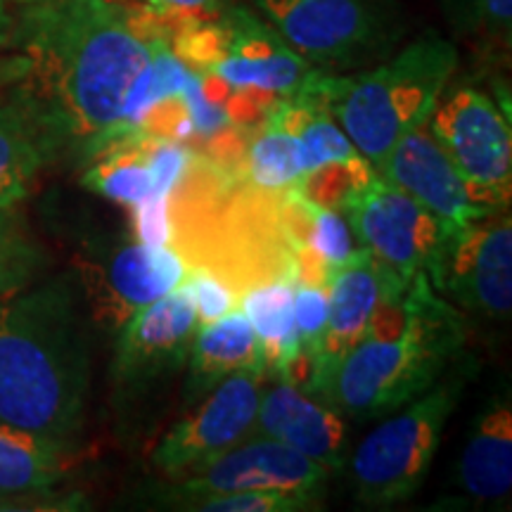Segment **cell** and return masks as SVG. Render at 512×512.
Masks as SVG:
<instances>
[{
    "instance_id": "obj_29",
    "label": "cell",
    "mask_w": 512,
    "mask_h": 512,
    "mask_svg": "<svg viewBox=\"0 0 512 512\" xmlns=\"http://www.w3.org/2000/svg\"><path fill=\"white\" fill-rule=\"evenodd\" d=\"M302 207V249H306L330 275L335 268L347 264L358 249L354 230H351L347 216L339 214V211L316 207V204L306 202L304 197Z\"/></svg>"
},
{
    "instance_id": "obj_5",
    "label": "cell",
    "mask_w": 512,
    "mask_h": 512,
    "mask_svg": "<svg viewBox=\"0 0 512 512\" xmlns=\"http://www.w3.org/2000/svg\"><path fill=\"white\" fill-rule=\"evenodd\" d=\"M470 375V358L460 354L439 382L399 411L384 415L387 420L356 446L349 477L361 508L389 510L418 494Z\"/></svg>"
},
{
    "instance_id": "obj_22",
    "label": "cell",
    "mask_w": 512,
    "mask_h": 512,
    "mask_svg": "<svg viewBox=\"0 0 512 512\" xmlns=\"http://www.w3.org/2000/svg\"><path fill=\"white\" fill-rule=\"evenodd\" d=\"M81 183L121 207H133L152 192H159L150 164V136L136 133L107 143L86 159Z\"/></svg>"
},
{
    "instance_id": "obj_28",
    "label": "cell",
    "mask_w": 512,
    "mask_h": 512,
    "mask_svg": "<svg viewBox=\"0 0 512 512\" xmlns=\"http://www.w3.org/2000/svg\"><path fill=\"white\" fill-rule=\"evenodd\" d=\"M458 36L484 50L508 53L512 38V0H441Z\"/></svg>"
},
{
    "instance_id": "obj_6",
    "label": "cell",
    "mask_w": 512,
    "mask_h": 512,
    "mask_svg": "<svg viewBox=\"0 0 512 512\" xmlns=\"http://www.w3.org/2000/svg\"><path fill=\"white\" fill-rule=\"evenodd\" d=\"M166 34L185 64L268 107L302 93L318 72L264 17L240 5L207 19L166 22Z\"/></svg>"
},
{
    "instance_id": "obj_31",
    "label": "cell",
    "mask_w": 512,
    "mask_h": 512,
    "mask_svg": "<svg viewBox=\"0 0 512 512\" xmlns=\"http://www.w3.org/2000/svg\"><path fill=\"white\" fill-rule=\"evenodd\" d=\"M183 285L188 287L192 302H195L200 325L226 316V313H230L238 306L233 287H230L214 268L204 264L188 266V275H185Z\"/></svg>"
},
{
    "instance_id": "obj_21",
    "label": "cell",
    "mask_w": 512,
    "mask_h": 512,
    "mask_svg": "<svg viewBox=\"0 0 512 512\" xmlns=\"http://www.w3.org/2000/svg\"><path fill=\"white\" fill-rule=\"evenodd\" d=\"M76 444L0 422V503L53 494L74 463Z\"/></svg>"
},
{
    "instance_id": "obj_17",
    "label": "cell",
    "mask_w": 512,
    "mask_h": 512,
    "mask_svg": "<svg viewBox=\"0 0 512 512\" xmlns=\"http://www.w3.org/2000/svg\"><path fill=\"white\" fill-rule=\"evenodd\" d=\"M252 434L283 441L332 475L347 460V418L290 382L275 380L261 392Z\"/></svg>"
},
{
    "instance_id": "obj_23",
    "label": "cell",
    "mask_w": 512,
    "mask_h": 512,
    "mask_svg": "<svg viewBox=\"0 0 512 512\" xmlns=\"http://www.w3.org/2000/svg\"><path fill=\"white\" fill-rule=\"evenodd\" d=\"M242 313L259 337L264 351V373L280 380L297 356L294 328V283L285 278L249 285L240 297Z\"/></svg>"
},
{
    "instance_id": "obj_10",
    "label": "cell",
    "mask_w": 512,
    "mask_h": 512,
    "mask_svg": "<svg viewBox=\"0 0 512 512\" xmlns=\"http://www.w3.org/2000/svg\"><path fill=\"white\" fill-rule=\"evenodd\" d=\"M427 280L460 313L503 323L512 311V221L508 209L444 233Z\"/></svg>"
},
{
    "instance_id": "obj_25",
    "label": "cell",
    "mask_w": 512,
    "mask_h": 512,
    "mask_svg": "<svg viewBox=\"0 0 512 512\" xmlns=\"http://www.w3.org/2000/svg\"><path fill=\"white\" fill-rule=\"evenodd\" d=\"M271 117L302 145L309 171L325 162L358 155L342 126L316 100L302 98V95L283 100L273 107Z\"/></svg>"
},
{
    "instance_id": "obj_26",
    "label": "cell",
    "mask_w": 512,
    "mask_h": 512,
    "mask_svg": "<svg viewBox=\"0 0 512 512\" xmlns=\"http://www.w3.org/2000/svg\"><path fill=\"white\" fill-rule=\"evenodd\" d=\"M50 264L48 249L36 238L17 207L0 209V299L34 285Z\"/></svg>"
},
{
    "instance_id": "obj_3",
    "label": "cell",
    "mask_w": 512,
    "mask_h": 512,
    "mask_svg": "<svg viewBox=\"0 0 512 512\" xmlns=\"http://www.w3.org/2000/svg\"><path fill=\"white\" fill-rule=\"evenodd\" d=\"M463 347V313L425 273L403 290L382 285L366 337L332 368L316 399L349 420L384 418L439 382Z\"/></svg>"
},
{
    "instance_id": "obj_13",
    "label": "cell",
    "mask_w": 512,
    "mask_h": 512,
    "mask_svg": "<svg viewBox=\"0 0 512 512\" xmlns=\"http://www.w3.org/2000/svg\"><path fill=\"white\" fill-rule=\"evenodd\" d=\"M261 380L264 373L242 370L211 389L195 411L164 434L152 451V467L164 479L181 477L247 439L264 392Z\"/></svg>"
},
{
    "instance_id": "obj_14",
    "label": "cell",
    "mask_w": 512,
    "mask_h": 512,
    "mask_svg": "<svg viewBox=\"0 0 512 512\" xmlns=\"http://www.w3.org/2000/svg\"><path fill=\"white\" fill-rule=\"evenodd\" d=\"M200 328L195 302L183 283L138 311L117 335L112 358V382L121 396H140L188 361V351Z\"/></svg>"
},
{
    "instance_id": "obj_12",
    "label": "cell",
    "mask_w": 512,
    "mask_h": 512,
    "mask_svg": "<svg viewBox=\"0 0 512 512\" xmlns=\"http://www.w3.org/2000/svg\"><path fill=\"white\" fill-rule=\"evenodd\" d=\"M356 245L373 256L380 273L408 287L430 268L444 238L441 223L413 197L377 176L344 211Z\"/></svg>"
},
{
    "instance_id": "obj_4",
    "label": "cell",
    "mask_w": 512,
    "mask_h": 512,
    "mask_svg": "<svg viewBox=\"0 0 512 512\" xmlns=\"http://www.w3.org/2000/svg\"><path fill=\"white\" fill-rule=\"evenodd\" d=\"M458 62V48L430 31L373 67L349 74L318 69L299 95L320 102L377 171L406 133L427 124Z\"/></svg>"
},
{
    "instance_id": "obj_8",
    "label": "cell",
    "mask_w": 512,
    "mask_h": 512,
    "mask_svg": "<svg viewBox=\"0 0 512 512\" xmlns=\"http://www.w3.org/2000/svg\"><path fill=\"white\" fill-rule=\"evenodd\" d=\"M188 264L174 245H145L133 235L93 242L74 259L83 304L100 330L117 335L124 325L176 290Z\"/></svg>"
},
{
    "instance_id": "obj_34",
    "label": "cell",
    "mask_w": 512,
    "mask_h": 512,
    "mask_svg": "<svg viewBox=\"0 0 512 512\" xmlns=\"http://www.w3.org/2000/svg\"><path fill=\"white\" fill-rule=\"evenodd\" d=\"M12 24H15V17H12V12L8 10V0H0V48L8 46Z\"/></svg>"
},
{
    "instance_id": "obj_2",
    "label": "cell",
    "mask_w": 512,
    "mask_h": 512,
    "mask_svg": "<svg viewBox=\"0 0 512 512\" xmlns=\"http://www.w3.org/2000/svg\"><path fill=\"white\" fill-rule=\"evenodd\" d=\"M91 335L74 273L0 299V422L79 446Z\"/></svg>"
},
{
    "instance_id": "obj_35",
    "label": "cell",
    "mask_w": 512,
    "mask_h": 512,
    "mask_svg": "<svg viewBox=\"0 0 512 512\" xmlns=\"http://www.w3.org/2000/svg\"><path fill=\"white\" fill-rule=\"evenodd\" d=\"M15 3H24V5H29V3H41V0H15Z\"/></svg>"
},
{
    "instance_id": "obj_7",
    "label": "cell",
    "mask_w": 512,
    "mask_h": 512,
    "mask_svg": "<svg viewBox=\"0 0 512 512\" xmlns=\"http://www.w3.org/2000/svg\"><path fill=\"white\" fill-rule=\"evenodd\" d=\"M256 12L306 62L349 74L389 57L406 34L394 0H252Z\"/></svg>"
},
{
    "instance_id": "obj_1",
    "label": "cell",
    "mask_w": 512,
    "mask_h": 512,
    "mask_svg": "<svg viewBox=\"0 0 512 512\" xmlns=\"http://www.w3.org/2000/svg\"><path fill=\"white\" fill-rule=\"evenodd\" d=\"M162 31L155 12L128 0L29 3L8 41L15 95L86 162L117 128Z\"/></svg>"
},
{
    "instance_id": "obj_32",
    "label": "cell",
    "mask_w": 512,
    "mask_h": 512,
    "mask_svg": "<svg viewBox=\"0 0 512 512\" xmlns=\"http://www.w3.org/2000/svg\"><path fill=\"white\" fill-rule=\"evenodd\" d=\"M131 211L133 238L145 245L164 247L174 242V219H171V195L152 192L143 202L128 207Z\"/></svg>"
},
{
    "instance_id": "obj_33",
    "label": "cell",
    "mask_w": 512,
    "mask_h": 512,
    "mask_svg": "<svg viewBox=\"0 0 512 512\" xmlns=\"http://www.w3.org/2000/svg\"><path fill=\"white\" fill-rule=\"evenodd\" d=\"M128 3L155 12L166 22H183V19H207L219 15L228 0H128Z\"/></svg>"
},
{
    "instance_id": "obj_16",
    "label": "cell",
    "mask_w": 512,
    "mask_h": 512,
    "mask_svg": "<svg viewBox=\"0 0 512 512\" xmlns=\"http://www.w3.org/2000/svg\"><path fill=\"white\" fill-rule=\"evenodd\" d=\"M377 176L430 211L444 233L489 214V209L472 202L465 181L427 124L413 128L394 145V150L377 169Z\"/></svg>"
},
{
    "instance_id": "obj_30",
    "label": "cell",
    "mask_w": 512,
    "mask_h": 512,
    "mask_svg": "<svg viewBox=\"0 0 512 512\" xmlns=\"http://www.w3.org/2000/svg\"><path fill=\"white\" fill-rule=\"evenodd\" d=\"M323 491L299 489H256L238 494L207 496L192 501L183 510L195 512H304L316 510L323 503Z\"/></svg>"
},
{
    "instance_id": "obj_18",
    "label": "cell",
    "mask_w": 512,
    "mask_h": 512,
    "mask_svg": "<svg viewBox=\"0 0 512 512\" xmlns=\"http://www.w3.org/2000/svg\"><path fill=\"white\" fill-rule=\"evenodd\" d=\"M325 290H328V323L320 342L316 384L311 396L318 394L320 384L332 373V368L366 337L370 328L382 294V278L373 256L358 247L347 264L330 273Z\"/></svg>"
},
{
    "instance_id": "obj_11",
    "label": "cell",
    "mask_w": 512,
    "mask_h": 512,
    "mask_svg": "<svg viewBox=\"0 0 512 512\" xmlns=\"http://www.w3.org/2000/svg\"><path fill=\"white\" fill-rule=\"evenodd\" d=\"M328 482L330 472L311 458L302 456L283 441L249 434L238 446L207 460L197 470L166 479L162 486H157L150 503H155V508L183 510L185 505L200 498L238 494V491L299 489L325 494Z\"/></svg>"
},
{
    "instance_id": "obj_24",
    "label": "cell",
    "mask_w": 512,
    "mask_h": 512,
    "mask_svg": "<svg viewBox=\"0 0 512 512\" xmlns=\"http://www.w3.org/2000/svg\"><path fill=\"white\" fill-rule=\"evenodd\" d=\"M238 171L245 174L249 185L261 192H275L283 195L302 181L306 169V159L302 145L292 133L275 121L271 114L249 133L245 152L238 164Z\"/></svg>"
},
{
    "instance_id": "obj_27",
    "label": "cell",
    "mask_w": 512,
    "mask_h": 512,
    "mask_svg": "<svg viewBox=\"0 0 512 512\" xmlns=\"http://www.w3.org/2000/svg\"><path fill=\"white\" fill-rule=\"evenodd\" d=\"M377 178L375 166L366 157L354 155L325 162L316 169L306 171L302 181L294 185V190L304 197L306 202L316 207L332 209L344 214L349 204L361 195V190Z\"/></svg>"
},
{
    "instance_id": "obj_9",
    "label": "cell",
    "mask_w": 512,
    "mask_h": 512,
    "mask_svg": "<svg viewBox=\"0 0 512 512\" xmlns=\"http://www.w3.org/2000/svg\"><path fill=\"white\" fill-rule=\"evenodd\" d=\"M427 126L458 169L472 202L489 211L508 209L512 197L510 119L491 95L465 83L448 88L434 105Z\"/></svg>"
},
{
    "instance_id": "obj_20",
    "label": "cell",
    "mask_w": 512,
    "mask_h": 512,
    "mask_svg": "<svg viewBox=\"0 0 512 512\" xmlns=\"http://www.w3.org/2000/svg\"><path fill=\"white\" fill-rule=\"evenodd\" d=\"M60 152L62 140L29 102L15 95L0 105V209L27 200Z\"/></svg>"
},
{
    "instance_id": "obj_19",
    "label": "cell",
    "mask_w": 512,
    "mask_h": 512,
    "mask_svg": "<svg viewBox=\"0 0 512 512\" xmlns=\"http://www.w3.org/2000/svg\"><path fill=\"white\" fill-rule=\"evenodd\" d=\"M185 370V406L200 403L230 375L242 370L264 373V351L245 313L233 309L226 316L200 325L192 337Z\"/></svg>"
},
{
    "instance_id": "obj_15",
    "label": "cell",
    "mask_w": 512,
    "mask_h": 512,
    "mask_svg": "<svg viewBox=\"0 0 512 512\" xmlns=\"http://www.w3.org/2000/svg\"><path fill=\"white\" fill-rule=\"evenodd\" d=\"M512 496V396L498 384L467 430L451 489L432 510H508Z\"/></svg>"
}]
</instances>
